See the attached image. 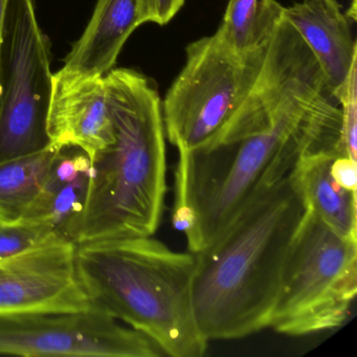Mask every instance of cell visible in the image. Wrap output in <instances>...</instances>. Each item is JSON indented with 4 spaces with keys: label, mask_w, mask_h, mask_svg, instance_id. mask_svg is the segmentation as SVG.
Listing matches in <instances>:
<instances>
[{
    "label": "cell",
    "mask_w": 357,
    "mask_h": 357,
    "mask_svg": "<svg viewBox=\"0 0 357 357\" xmlns=\"http://www.w3.org/2000/svg\"><path fill=\"white\" fill-rule=\"evenodd\" d=\"M266 35L260 72L225 128L200 149L177 150L172 223L193 254L303 154L344 149L340 104L302 37L282 14Z\"/></svg>",
    "instance_id": "cell-1"
},
{
    "label": "cell",
    "mask_w": 357,
    "mask_h": 357,
    "mask_svg": "<svg viewBox=\"0 0 357 357\" xmlns=\"http://www.w3.org/2000/svg\"><path fill=\"white\" fill-rule=\"evenodd\" d=\"M304 212L288 174L263 188L212 243L194 254V314L208 342L269 327L288 248Z\"/></svg>",
    "instance_id": "cell-2"
},
{
    "label": "cell",
    "mask_w": 357,
    "mask_h": 357,
    "mask_svg": "<svg viewBox=\"0 0 357 357\" xmlns=\"http://www.w3.org/2000/svg\"><path fill=\"white\" fill-rule=\"evenodd\" d=\"M114 139L91 160L76 244L153 236L167 192L166 132L155 85L130 68L104 76Z\"/></svg>",
    "instance_id": "cell-3"
},
{
    "label": "cell",
    "mask_w": 357,
    "mask_h": 357,
    "mask_svg": "<svg viewBox=\"0 0 357 357\" xmlns=\"http://www.w3.org/2000/svg\"><path fill=\"white\" fill-rule=\"evenodd\" d=\"M77 265L91 307L141 332L172 357H202L208 347L192 300L195 255L150 237L77 244Z\"/></svg>",
    "instance_id": "cell-4"
},
{
    "label": "cell",
    "mask_w": 357,
    "mask_h": 357,
    "mask_svg": "<svg viewBox=\"0 0 357 357\" xmlns=\"http://www.w3.org/2000/svg\"><path fill=\"white\" fill-rule=\"evenodd\" d=\"M357 294V240L305 208L290 242L269 327L290 336L340 327Z\"/></svg>",
    "instance_id": "cell-5"
},
{
    "label": "cell",
    "mask_w": 357,
    "mask_h": 357,
    "mask_svg": "<svg viewBox=\"0 0 357 357\" xmlns=\"http://www.w3.org/2000/svg\"><path fill=\"white\" fill-rule=\"evenodd\" d=\"M259 38L250 49L231 47L217 31L188 45L187 61L162 103L167 139L195 151L231 120L254 84L266 51V26L258 11Z\"/></svg>",
    "instance_id": "cell-6"
},
{
    "label": "cell",
    "mask_w": 357,
    "mask_h": 357,
    "mask_svg": "<svg viewBox=\"0 0 357 357\" xmlns=\"http://www.w3.org/2000/svg\"><path fill=\"white\" fill-rule=\"evenodd\" d=\"M51 64V41L34 0H9L0 70V164L49 147Z\"/></svg>",
    "instance_id": "cell-7"
},
{
    "label": "cell",
    "mask_w": 357,
    "mask_h": 357,
    "mask_svg": "<svg viewBox=\"0 0 357 357\" xmlns=\"http://www.w3.org/2000/svg\"><path fill=\"white\" fill-rule=\"evenodd\" d=\"M0 355L158 357L164 354L141 332L91 307L70 312L0 314Z\"/></svg>",
    "instance_id": "cell-8"
},
{
    "label": "cell",
    "mask_w": 357,
    "mask_h": 357,
    "mask_svg": "<svg viewBox=\"0 0 357 357\" xmlns=\"http://www.w3.org/2000/svg\"><path fill=\"white\" fill-rule=\"evenodd\" d=\"M77 265V244L58 238L0 260V314L91 308Z\"/></svg>",
    "instance_id": "cell-9"
},
{
    "label": "cell",
    "mask_w": 357,
    "mask_h": 357,
    "mask_svg": "<svg viewBox=\"0 0 357 357\" xmlns=\"http://www.w3.org/2000/svg\"><path fill=\"white\" fill-rule=\"evenodd\" d=\"M47 131L52 148H78L91 160L112 143L114 130L104 77L53 75Z\"/></svg>",
    "instance_id": "cell-10"
},
{
    "label": "cell",
    "mask_w": 357,
    "mask_h": 357,
    "mask_svg": "<svg viewBox=\"0 0 357 357\" xmlns=\"http://www.w3.org/2000/svg\"><path fill=\"white\" fill-rule=\"evenodd\" d=\"M152 22L151 0H98L86 29L59 73L72 78L105 76L114 70L131 34Z\"/></svg>",
    "instance_id": "cell-11"
},
{
    "label": "cell",
    "mask_w": 357,
    "mask_h": 357,
    "mask_svg": "<svg viewBox=\"0 0 357 357\" xmlns=\"http://www.w3.org/2000/svg\"><path fill=\"white\" fill-rule=\"evenodd\" d=\"M283 13L319 62L333 93L357 62L356 41L337 0H305L283 7Z\"/></svg>",
    "instance_id": "cell-12"
},
{
    "label": "cell",
    "mask_w": 357,
    "mask_h": 357,
    "mask_svg": "<svg viewBox=\"0 0 357 357\" xmlns=\"http://www.w3.org/2000/svg\"><path fill=\"white\" fill-rule=\"evenodd\" d=\"M91 177V160L84 151L78 148L59 150L40 194L22 217L47 223L60 237L73 241Z\"/></svg>",
    "instance_id": "cell-13"
},
{
    "label": "cell",
    "mask_w": 357,
    "mask_h": 357,
    "mask_svg": "<svg viewBox=\"0 0 357 357\" xmlns=\"http://www.w3.org/2000/svg\"><path fill=\"white\" fill-rule=\"evenodd\" d=\"M340 154L347 155L340 146L306 152L290 176L305 208L342 237L357 240L356 192L340 187L330 172L332 160Z\"/></svg>",
    "instance_id": "cell-14"
},
{
    "label": "cell",
    "mask_w": 357,
    "mask_h": 357,
    "mask_svg": "<svg viewBox=\"0 0 357 357\" xmlns=\"http://www.w3.org/2000/svg\"><path fill=\"white\" fill-rule=\"evenodd\" d=\"M59 150H45L0 164V214L3 220L20 218L40 194Z\"/></svg>",
    "instance_id": "cell-15"
},
{
    "label": "cell",
    "mask_w": 357,
    "mask_h": 357,
    "mask_svg": "<svg viewBox=\"0 0 357 357\" xmlns=\"http://www.w3.org/2000/svg\"><path fill=\"white\" fill-rule=\"evenodd\" d=\"M58 238L62 237L51 225L43 221L24 217L14 220H0V260Z\"/></svg>",
    "instance_id": "cell-16"
},
{
    "label": "cell",
    "mask_w": 357,
    "mask_h": 357,
    "mask_svg": "<svg viewBox=\"0 0 357 357\" xmlns=\"http://www.w3.org/2000/svg\"><path fill=\"white\" fill-rule=\"evenodd\" d=\"M258 0H229L218 32L239 51L250 49L259 38Z\"/></svg>",
    "instance_id": "cell-17"
},
{
    "label": "cell",
    "mask_w": 357,
    "mask_h": 357,
    "mask_svg": "<svg viewBox=\"0 0 357 357\" xmlns=\"http://www.w3.org/2000/svg\"><path fill=\"white\" fill-rule=\"evenodd\" d=\"M342 110V141L349 158L357 160V62L333 91Z\"/></svg>",
    "instance_id": "cell-18"
},
{
    "label": "cell",
    "mask_w": 357,
    "mask_h": 357,
    "mask_svg": "<svg viewBox=\"0 0 357 357\" xmlns=\"http://www.w3.org/2000/svg\"><path fill=\"white\" fill-rule=\"evenodd\" d=\"M330 172L334 181L351 192L357 189V160H352L344 154H340L332 160Z\"/></svg>",
    "instance_id": "cell-19"
},
{
    "label": "cell",
    "mask_w": 357,
    "mask_h": 357,
    "mask_svg": "<svg viewBox=\"0 0 357 357\" xmlns=\"http://www.w3.org/2000/svg\"><path fill=\"white\" fill-rule=\"evenodd\" d=\"M185 0H151L154 24L164 26L168 24L181 9Z\"/></svg>",
    "instance_id": "cell-20"
},
{
    "label": "cell",
    "mask_w": 357,
    "mask_h": 357,
    "mask_svg": "<svg viewBox=\"0 0 357 357\" xmlns=\"http://www.w3.org/2000/svg\"><path fill=\"white\" fill-rule=\"evenodd\" d=\"M9 0H0V70H1V51H3V28H5L6 12ZM1 91V87H0Z\"/></svg>",
    "instance_id": "cell-21"
},
{
    "label": "cell",
    "mask_w": 357,
    "mask_h": 357,
    "mask_svg": "<svg viewBox=\"0 0 357 357\" xmlns=\"http://www.w3.org/2000/svg\"><path fill=\"white\" fill-rule=\"evenodd\" d=\"M0 220H3V216H1V214H0Z\"/></svg>",
    "instance_id": "cell-22"
}]
</instances>
